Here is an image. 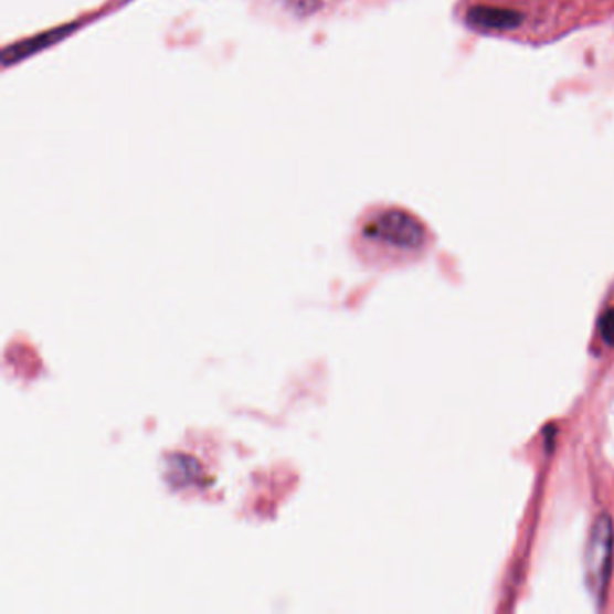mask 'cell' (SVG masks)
<instances>
[{
    "label": "cell",
    "mask_w": 614,
    "mask_h": 614,
    "mask_svg": "<svg viewBox=\"0 0 614 614\" xmlns=\"http://www.w3.org/2000/svg\"><path fill=\"white\" fill-rule=\"evenodd\" d=\"M362 242L395 251H416L425 244L422 222L407 211L385 210L366 220L359 231Z\"/></svg>",
    "instance_id": "obj_1"
},
{
    "label": "cell",
    "mask_w": 614,
    "mask_h": 614,
    "mask_svg": "<svg viewBox=\"0 0 614 614\" xmlns=\"http://www.w3.org/2000/svg\"><path fill=\"white\" fill-rule=\"evenodd\" d=\"M613 557L614 525L607 514H600L591 527L585 548V581L600 605L604 604L610 587Z\"/></svg>",
    "instance_id": "obj_2"
},
{
    "label": "cell",
    "mask_w": 614,
    "mask_h": 614,
    "mask_svg": "<svg viewBox=\"0 0 614 614\" xmlns=\"http://www.w3.org/2000/svg\"><path fill=\"white\" fill-rule=\"evenodd\" d=\"M467 22L478 30H516L517 25H521L522 15L519 11L498 6H476L468 11Z\"/></svg>",
    "instance_id": "obj_3"
},
{
    "label": "cell",
    "mask_w": 614,
    "mask_h": 614,
    "mask_svg": "<svg viewBox=\"0 0 614 614\" xmlns=\"http://www.w3.org/2000/svg\"><path fill=\"white\" fill-rule=\"evenodd\" d=\"M600 334H602V339H604L607 345H613L614 347V308L607 310V313L600 319Z\"/></svg>",
    "instance_id": "obj_4"
},
{
    "label": "cell",
    "mask_w": 614,
    "mask_h": 614,
    "mask_svg": "<svg viewBox=\"0 0 614 614\" xmlns=\"http://www.w3.org/2000/svg\"><path fill=\"white\" fill-rule=\"evenodd\" d=\"M298 2H303V4H305V2H316V0H298Z\"/></svg>",
    "instance_id": "obj_5"
}]
</instances>
